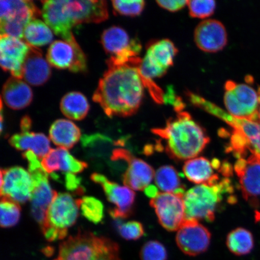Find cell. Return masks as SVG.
Wrapping results in <instances>:
<instances>
[{
	"instance_id": "cell-1",
	"label": "cell",
	"mask_w": 260,
	"mask_h": 260,
	"mask_svg": "<svg viewBox=\"0 0 260 260\" xmlns=\"http://www.w3.org/2000/svg\"><path fill=\"white\" fill-rule=\"evenodd\" d=\"M107 64L108 70L99 81L93 102L99 104L110 118L135 115L141 105L145 87L140 64Z\"/></svg>"
},
{
	"instance_id": "cell-2",
	"label": "cell",
	"mask_w": 260,
	"mask_h": 260,
	"mask_svg": "<svg viewBox=\"0 0 260 260\" xmlns=\"http://www.w3.org/2000/svg\"><path fill=\"white\" fill-rule=\"evenodd\" d=\"M42 15L45 23L64 41L72 40V29L83 23H100L109 17L105 0L43 1Z\"/></svg>"
},
{
	"instance_id": "cell-3",
	"label": "cell",
	"mask_w": 260,
	"mask_h": 260,
	"mask_svg": "<svg viewBox=\"0 0 260 260\" xmlns=\"http://www.w3.org/2000/svg\"><path fill=\"white\" fill-rule=\"evenodd\" d=\"M152 132L165 140L167 154L177 160L196 157L210 141L206 130L185 111L178 112L176 118L168 120L164 127Z\"/></svg>"
},
{
	"instance_id": "cell-4",
	"label": "cell",
	"mask_w": 260,
	"mask_h": 260,
	"mask_svg": "<svg viewBox=\"0 0 260 260\" xmlns=\"http://www.w3.org/2000/svg\"><path fill=\"white\" fill-rule=\"evenodd\" d=\"M233 193L232 182L229 178L190 188L183 197L186 220L213 222L223 200L226 196L235 198Z\"/></svg>"
},
{
	"instance_id": "cell-5",
	"label": "cell",
	"mask_w": 260,
	"mask_h": 260,
	"mask_svg": "<svg viewBox=\"0 0 260 260\" xmlns=\"http://www.w3.org/2000/svg\"><path fill=\"white\" fill-rule=\"evenodd\" d=\"M54 260H121L118 244L90 232H79L61 243Z\"/></svg>"
},
{
	"instance_id": "cell-6",
	"label": "cell",
	"mask_w": 260,
	"mask_h": 260,
	"mask_svg": "<svg viewBox=\"0 0 260 260\" xmlns=\"http://www.w3.org/2000/svg\"><path fill=\"white\" fill-rule=\"evenodd\" d=\"M79 209V199L74 200L70 193H57L41 227L45 238L49 242L65 238L68 229L76 222Z\"/></svg>"
},
{
	"instance_id": "cell-7",
	"label": "cell",
	"mask_w": 260,
	"mask_h": 260,
	"mask_svg": "<svg viewBox=\"0 0 260 260\" xmlns=\"http://www.w3.org/2000/svg\"><path fill=\"white\" fill-rule=\"evenodd\" d=\"M24 158L28 161V172L34 183L30 199L31 213L41 227L46 219L48 208L57 193L52 189L48 173L42 168L37 156L34 152L28 151L24 154Z\"/></svg>"
},
{
	"instance_id": "cell-8",
	"label": "cell",
	"mask_w": 260,
	"mask_h": 260,
	"mask_svg": "<svg viewBox=\"0 0 260 260\" xmlns=\"http://www.w3.org/2000/svg\"><path fill=\"white\" fill-rule=\"evenodd\" d=\"M225 90L224 104L228 113L237 118L258 122L260 87L256 90L248 84L229 80L225 83Z\"/></svg>"
},
{
	"instance_id": "cell-9",
	"label": "cell",
	"mask_w": 260,
	"mask_h": 260,
	"mask_svg": "<svg viewBox=\"0 0 260 260\" xmlns=\"http://www.w3.org/2000/svg\"><path fill=\"white\" fill-rule=\"evenodd\" d=\"M102 44L110 57L107 64H140L142 59L139 57L141 44L137 40H130L128 34L121 27L113 26L106 29L102 35Z\"/></svg>"
},
{
	"instance_id": "cell-10",
	"label": "cell",
	"mask_w": 260,
	"mask_h": 260,
	"mask_svg": "<svg viewBox=\"0 0 260 260\" xmlns=\"http://www.w3.org/2000/svg\"><path fill=\"white\" fill-rule=\"evenodd\" d=\"M0 29L1 35L22 40L26 26L41 14L40 10L31 1L2 0L0 1Z\"/></svg>"
},
{
	"instance_id": "cell-11",
	"label": "cell",
	"mask_w": 260,
	"mask_h": 260,
	"mask_svg": "<svg viewBox=\"0 0 260 260\" xmlns=\"http://www.w3.org/2000/svg\"><path fill=\"white\" fill-rule=\"evenodd\" d=\"M177 53V48L168 39L149 44L145 56L139 67L142 80H153L164 76L173 65Z\"/></svg>"
},
{
	"instance_id": "cell-12",
	"label": "cell",
	"mask_w": 260,
	"mask_h": 260,
	"mask_svg": "<svg viewBox=\"0 0 260 260\" xmlns=\"http://www.w3.org/2000/svg\"><path fill=\"white\" fill-rule=\"evenodd\" d=\"M47 60L52 67L73 73L86 72L87 60L75 37L70 41H56L49 47Z\"/></svg>"
},
{
	"instance_id": "cell-13",
	"label": "cell",
	"mask_w": 260,
	"mask_h": 260,
	"mask_svg": "<svg viewBox=\"0 0 260 260\" xmlns=\"http://www.w3.org/2000/svg\"><path fill=\"white\" fill-rule=\"evenodd\" d=\"M184 196L158 193L151 198L150 206L155 210L159 222L169 232H175L186 220Z\"/></svg>"
},
{
	"instance_id": "cell-14",
	"label": "cell",
	"mask_w": 260,
	"mask_h": 260,
	"mask_svg": "<svg viewBox=\"0 0 260 260\" xmlns=\"http://www.w3.org/2000/svg\"><path fill=\"white\" fill-rule=\"evenodd\" d=\"M234 170L244 199L256 207L260 197V155L250 152L246 157L237 159Z\"/></svg>"
},
{
	"instance_id": "cell-15",
	"label": "cell",
	"mask_w": 260,
	"mask_h": 260,
	"mask_svg": "<svg viewBox=\"0 0 260 260\" xmlns=\"http://www.w3.org/2000/svg\"><path fill=\"white\" fill-rule=\"evenodd\" d=\"M90 178L95 183L102 186L107 200L115 205V209L109 211L114 220L125 219L131 215L136 198V194L131 188L120 186L102 174L94 173Z\"/></svg>"
},
{
	"instance_id": "cell-16",
	"label": "cell",
	"mask_w": 260,
	"mask_h": 260,
	"mask_svg": "<svg viewBox=\"0 0 260 260\" xmlns=\"http://www.w3.org/2000/svg\"><path fill=\"white\" fill-rule=\"evenodd\" d=\"M34 183L30 174L24 168L14 167L1 170L2 198L18 204L30 200Z\"/></svg>"
},
{
	"instance_id": "cell-17",
	"label": "cell",
	"mask_w": 260,
	"mask_h": 260,
	"mask_svg": "<svg viewBox=\"0 0 260 260\" xmlns=\"http://www.w3.org/2000/svg\"><path fill=\"white\" fill-rule=\"evenodd\" d=\"M211 237L210 231L198 220H185L178 230L176 243L184 254L197 256L209 248Z\"/></svg>"
},
{
	"instance_id": "cell-18",
	"label": "cell",
	"mask_w": 260,
	"mask_h": 260,
	"mask_svg": "<svg viewBox=\"0 0 260 260\" xmlns=\"http://www.w3.org/2000/svg\"><path fill=\"white\" fill-rule=\"evenodd\" d=\"M30 46L18 38L1 35L0 38V64L3 70L13 77L22 79V68Z\"/></svg>"
},
{
	"instance_id": "cell-19",
	"label": "cell",
	"mask_w": 260,
	"mask_h": 260,
	"mask_svg": "<svg viewBox=\"0 0 260 260\" xmlns=\"http://www.w3.org/2000/svg\"><path fill=\"white\" fill-rule=\"evenodd\" d=\"M194 40L200 50L206 53H216L227 44L226 28L216 19L204 20L195 29Z\"/></svg>"
},
{
	"instance_id": "cell-20",
	"label": "cell",
	"mask_w": 260,
	"mask_h": 260,
	"mask_svg": "<svg viewBox=\"0 0 260 260\" xmlns=\"http://www.w3.org/2000/svg\"><path fill=\"white\" fill-rule=\"evenodd\" d=\"M210 113L225 122L232 126L233 129L238 130L242 133L248 142L249 151L260 155L259 123L248 119L236 118L216 105L211 107Z\"/></svg>"
},
{
	"instance_id": "cell-21",
	"label": "cell",
	"mask_w": 260,
	"mask_h": 260,
	"mask_svg": "<svg viewBox=\"0 0 260 260\" xmlns=\"http://www.w3.org/2000/svg\"><path fill=\"white\" fill-rule=\"evenodd\" d=\"M41 162L47 173L51 174L57 171L76 174L87 168L86 162L78 160L62 148L51 149Z\"/></svg>"
},
{
	"instance_id": "cell-22",
	"label": "cell",
	"mask_w": 260,
	"mask_h": 260,
	"mask_svg": "<svg viewBox=\"0 0 260 260\" xmlns=\"http://www.w3.org/2000/svg\"><path fill=\"white\" fill-rule=\"evenodd\" d=\"M51 74L50 64L42 56L40 49L30 46L22 68V79L32 86H39L46 83Z\"/></svg>"
},
{
	"instance_id": "cell-23",
	"label": "cell",
	"mask_w": 260,
	"mask_h": 260,
	"mask_svg": "<svg viewBox=\"0 0 260 260\" xmlns=\"http://www.w3.org/2000/svg\"><path fill=\"white\" fill-rule=\"evenodd\" d=\"M2 96L10 108L21 110L30 105L34 95L27 83L22 79L12 76L3 85Z\"/></svg>"
},
{
	"instance_id": "cell-24",
	"label": "cell",
	"mask_w": 260,
	"mask_h": 260,
	"mask_svg": "<svg viewBox=\"0 0 260 260\" xmlns=\"http://www.w3.org/2000/svg\"><path fill=\"white\" fill-rule=\"evenodd\" d=\"M155 177L153 168L147 162L134 156L128 162L127 168L122 175L125 186L135 190H145Z\"/></svg>"
},
{
	"instance_id": "cell-25",
	"label": "cell",
	"mask_w": 260,
	"mask_h": 260,
	"mask_svg": "<svg viewBox=\"0 0 260 260\" xmlns=\"http://www.w3.org/2000/svg\"><path fill=\"white\" fill-rule=\"evenodd\" d=\"M217 169L212 161L203 157L190 159L183 167L185 176L192 183L197 184H212L220 180L219 175L214 173Z\"/></svg>"
},
{
	"instance_id": "cell-26",
	"label": "cell",
	"mask_w": 260,
	"mask_h": 260,
	"mask_svg": "<svg viewBox=\"0 0 260 260\" xmlns=\"http://www.w3.org/2000/svg\"><path fill=\"white\" fill-rule=\"evenodd\" d=\"M9 142L18 150L31 151L39 158H43L51 150L50 140L42 133L21 132L11 136Z\"/></svg>"
},
{
	"instance_id": "cell-27",
	"label": "cell",
	"mask_w": 260,
	"mask_h": 260,
	"mask_svg": "<svg viewBox=\"0 0 260 260\" xmlns=\"http://www.w3.org/2000/svg\"><path fill=\"white\" fill-rule=\"evenodd\" d=\"M49 136L55 145L68 149L79 141L81 134L80 128L74 122L60 119L51 125Z\"/></svg>"
},
{
	"instance_id": "cell-28",
	"label": "cell",
	"mask_w": 260,
	"mask_h": 260,
	"mask_svg": "<svg viewBox=\"0 0 260 260\" xmlns=\"http://www.w3.org/2000/svg\"><path fill=\"white\" fill-rule=\"evenodd\" d=\"M60 110L68 118L80 121L86 118L90 106L85 96L79 92L68 93L61 99Z\"/></svg>"
},
{
	"instance_id": "cell-29",
	"label": "cell",
	"mask_w": 260,
	"mask_h": 260,
	"mask_svg": "<svg viewBox=\"0 0 260 260\" xmlns=\"http://www.w3.org/2000/svg\"><path fill=\"white\" fill-rule=\"evenodd\" d=\"M154 178L155 184L164 193L184 196L185 186L182 183L180 174L172 166L165 165L159 168Z\"/></svg>"
},
{
	"instance_id": "cell-30",
	"label": "cell",
	"mask_w": 260,
	"mask_h": 260,
	"mask_svg": "<svg viewBox=\"0 0 260 260\" xmlns=\"http://www.w3.org/2000/svg\"><path fill=\"white\" fill-rule=\"evenodd\" d=\"M24 40L31 47H38L50 44L53 40L51 29L44 21L35 19L29 22L24 31Z\"/></svg>"
},
{
	"instance_id": "cell-31",
	"label": "cell",
	"mask_w": 260,
	"mask_h": 260,
	"mask_svg": "<svg viewBox=\"0 0 260 260\" xmlns=\"http://www.w3.org/2000/svg\"><path fill=\"white\" fill-rule=\"evenodd\" d=\"M226 243L230 252L238 256L248 254L254 247L252 234L243 228L232 231L227 236Z\"/></svg>"
},
{
	"instance_id": "cell-32",
	"label": "cell",
	"mask_w": 260,
	"mask_h": 260,
	"mask_svg": "<svg viewBox=\"0 0 260 260\" xmlns=\"http://www.w3.org/2000/svg\"><path fill=\"white\" fill-rule=\"evenodd\" d=\"M81 143L87 152L96 156L108 154L113 145L111 139L98 133L83 136L81 138Z\"/></svg>"
},
{
	"instance_id": "cell-33",
	"label": "cell",
	"mask_w": 260,
	"mask_h": 260,
	"mask_svg": "<svg viewBox=\"0 0 260 260\" xmlns=\"http://www.w3.org/2000/svg\"><path fill=\"white\" fill-rule=\"evenodd\" d=\"M81 214L86 219L95 224L102 222L104 217V206L96 198L84 197L79 199Z\"/></svg>"
},
{
	"instance_id": "cell-34",
	"label": "cell",
	"mask_w": 260,
	"mask_h": 260,
	"mask_svg": "<svg viewBox=\"0 0 260 260\" xmlns=\"http://www.w3.org/2000/svg\"><path fill=\"white\" fill-rule=\"evenodd\" d=\"M0 223L2 228H10L16 225L21 216L19 204L11 200L2 198Z\"/></svg>"
},
{
	"instance_id": "cell-35",
	"label": "cell",
	"mask_w": 260,
	"mask_h": 260,
	"mask_svg": "<svg viewBox=\"0 0 260 260\" xmlns=\"http://www.w3.org/2000/svg\"><path fill=\"white\" fill-rule=\"evenodd\" d=\"M115 221L117 230L123 239L126 240H136L144 235V228L141 222L129 221L123 223L121 220Z\"/></svg>"
},
{
	"instance_id": "cell-36",
	"label": "cell",
	"mask_w": 260,
	"mask_h": 260,
	"mask_svg": "<svg viewBox=\"0 0 260 260\" xmlns=\"http://www.w3.org/2000/svg\"><path fill=\"white\" fill-rule=\"evenodd\" d=\"M141 260H167L168 253L165 246L157 240L144 244L140 252Z\"/></svg>"
},
{
	"instance_id": "cell-37",
	"label": "cell",
	"mask_w": 260,
	"mask_h": 260,
	"mask_svg": "<svg viewBox=\"0 0 260 260\" xmlns=\"http://www.w3.org/2000/svg\"><path fill=\"white\" fill-rule=\"evenodd\" d=\"M187 6L191 17L203 19L213 14L216 5L213 0H193L187 1Z\"/></svg>"
},
{
	"instance_id": "cell-38",
	"label": "cell",
	"mask_w": 260,
	"mask_h": 260,
	"mask_svg": "<svg viewBox=\"0 0 260 260\" xmlns=\"http://www.w3.org/2000/svg\"><path fill=\"white\" fill-rule=\"evenodd\" d=\"M114 10L119 14L128 16H136L144 11L145 2L139 1H123L114 0L112 2Z\"/></svg>"
},
{
	"instance_id": "cell-39",
	"label": "cell",
	"mask_w": 260,
	"mask_h": 260,
	"mask_svg": "<svg viewBox=\"0 0 260 260\" xmlns=\"http://www.w3.org/2000/svg\"><path fill=\"white\" fill-rule=\"evenodd\" d=\"M64 178L65 186L68 190L74 191L77 194L84 192V188L81 186V179L77 177L76 174L67 173Z\"/></svg>"
},
{
	"instance_id": "cell-40",
	"label": "cell",
	"mask_w": 260,
	"mask_h": 260,
	"mask_svg": "<svg viewBox=\"0 0 260 260\" xmlns=\"http://www.w3.org/2000/svg\"><path fill=\"white\" fill-rule=\"evenodd\" d=\"M157 4L162 9L170 12H176L183 9L187 5V1L185 0H173V1H157Z\"/></svg>"
},
{
	"instance_id": "cell-41",
	"label": "cell",
	"mask_w": 260,
	"mask_h": 260,
	"mask_svg": "<svg viewBox=\"0 0 260 260\" xmlns=\"http://www.w3.org/2000/svg\"><path fill=\"white\" fill-rule=\"evenodd\" d=\"M31 126V120L30 117L25 116L22 118L20 123V128L22 132H28Z\"/></svg>"
},
{
	"instance_id": "cell-42",
	"label": "cell",
	"mask_w": 260,
	"mask_h": 260,
	"mask_svg": "<svg viewBox=\"0 0 260 260\" xmlns=\"http://www.w3.org/2000/svg\"><path fill=\"white\" fill-rule=\"evenodd\" d=\"M144 191L146 196L151 198H153L159 193L157 188L154 186H149Z\"/></svg>"
},
{
	"instance_id": "cell-43",
	"label": "cell",
	"mask_w": 260,
	"mask_h": 260,
	"mask_svg": "<svg viewBox=\"0 0 260 260\" xmlns=\"http://www.w3.org/2000/svg\"><path fill=\"white\" fill-rule=\"evenodd\" d=\"M258 122L260 124V107H259V110H258Z\"/></svg>"
}]
</instances>
